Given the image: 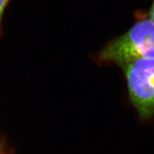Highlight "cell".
Listing matches in <instances>:
<instances>
[{
  "mask_svg": "<svg viewBox=\"0 0 154 154\" xmlns=\"http://www.w3.org/2000/svg\"><path fill=\"white\" fill-rule=\"evenodd\" d=\"M96 58L99 64L120 66L138 59H154V22L149 18L136 22L126 33L108 42Z\"/></svg>",
  "mask_w": 154,
  "mask_h": 154,
  "instance_id": "obj_1",
  "label": "cell"
},
{
  "mask_svg": "<svg viewBox=\"0 0 154 154\" xmlns=\"http://www.w3.org/2000/svg\"><path fill=\"white\" fill-rule=\"evenodd\" d=\"M130 101L142 121L154 116V59H141L121 66Z\"/></svg>",
  "mask_w": 154,
  "mask_h": 154,
  "instance_id": "obj_2",
  "label": "cell"
},
{
  "mask_svg": "<svg viewBox=\"0 0 154 154\" xmlns=\"http://www.w3.org/2000/svg\"><path fill=\"white\" fill-rule=\"evenodd\" d=\"M10 0H0V36L2 34V19L4 13Z\"/></svg>",
  "mask_w": 154,
  "mask_h": 154,
  "instance_id": "obj_3",
  "label": "cell"
},
{
  "mask_svg": "<svg viewBox=\"0 0 154 154\" xmlns=\"http://www.w3.org/2000/svg\"><path fill=\"white\" fill-rule=\"evenodd\" d=\"M148 17L149 19H151L154 22V0H153V3H152L151 8L149 11V14H148Z\"/></svg>",
  "mask_w": 154,
  "mask_h": 154,
  "instance_id": "obj_4",
  "label": "cell"
},
{
  "mask_svg": "<svg viewBox=\"0 0 154 154\" xmlns=\"http://www.w3.org/2000/svg\"><path fill=\"white\" fill-rule=\"evenodd\" d=\"M0 154H2V151L1 148H0Z\"/></svg>",
  "mask_w": 154,
  "mask_h": 154,
  "instance_id": "obj_5",
  "label": "cell"
}]
</instances>
